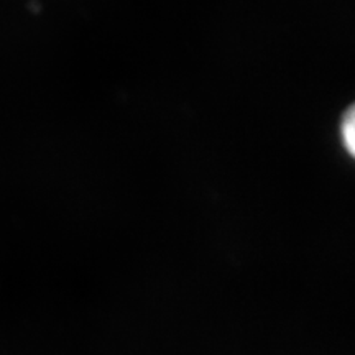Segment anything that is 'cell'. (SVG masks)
<instances>
[{
  "label": "cell",
  "instance_id": "cell-1",
  "mask_svg": "<svg viewBox=\"0 0 355 355\" xmlns=\"http://www.w3.org/2000/svg\"><path fill=\"white\" fill-rule=\"evenodd\" d=\"M340 137H343V144L347 148L349 155H354V145H355V117L354 109L350 107L345 112L343 123H340Z\"/></svg>",
  "mask_w": 355,
  "mask_h": 355
}]
</instances>
